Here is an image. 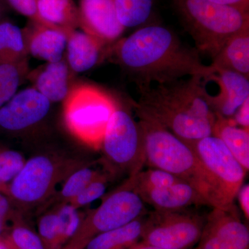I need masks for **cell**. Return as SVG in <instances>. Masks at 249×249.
Segmentation results:
<instances>
[{
  "label": "cell",
  "mask_w": 249,
  "mask_h": 249,
  "mask_svg": "<svg viewBox=\"0 0 249 249\" xmlns=\"http://www.w3.org/2000/svg\"><path fill=\"white\" fill-rule=\"evenodd\" d=\"M211 67L230 70L249 78V29L232 36L212 58Z\"/></svg>",
  "instance_id": "cell-20"
},
{
  "label": "cell",
  "mask_w": 249,
  "mask_h": 249,
  "mask_svg": "<svg viewBox=\"0 0 249 249\" xmlns=\"http://www.w3.org/2000/svg\"><path fill=\"white\" fill-rule=\"evenodd\" d=\"M249 129L216 114L212 135L220 139L247 173L249 170Z\"/></svg>",
  "instance_id": "cell-21"
},
{
  "label": "cell",
  "mask_w": 249,
  "mask_h": 249,
  "mask_svg": "<svg viewBox=\"0 0 249 249\" xmlns=\"http://www.w3.org/2000/svg\"><path fill=\"white\" fill-rule=\"evenodd\" d=\"M22 31L28 55L46 62H58L65 58L68 37L64 33L31 21Z\"/></svg>",
  "instance_id": "cell-16"
},
{
  "label": "cell",
  "mask_w": 249,
  "mask_h": 249,
  "mask_svg": "<svg viewBox=\"0 0 249 249\" xmlns=\"http://www.w3.org/2000/svg\"><path fill=\"white\" fill-rule=\"evenodd\" d=\"M138 123L145 145V164L190 183L209 206L222 209L213 183L192 147L160 124L142 119Z\"/></svg>",
  "instance_id": "cell-3"
},
{
  "label": "cell",
  "mask_w": 249,
  "mask_h": 249,
  "mask_svg": "<svg viewBox=\"0 0 249 249\" xmlns=\"http://www.w3.org/2000/svg\"><path fill=\"white\" fill-rule=\"evenodd\" d=\"M73 72L66 59L55 62H46L34 71L29 72L27 78L33 88L45 96L51 103L65 101L72 88Z\"/></svg>",
  "instance_id": "cell-15"
},
{
  "label": "cell",
  "mask_w": 249,
  "mask_h": 249,
  "mask_svg": "<svg viewBox=\"0 0 249 249\" xmlns=\"http://www.w3.org/2000/svg\"><path fill=\"white\" fill-rule=\"evenodd\" d=\"M64 249H83L80 248V247H78V246L73 245H71V244H70V245L67 246L66 248Z\"/></svg>",
  "instance_id": "cell-40"
},
{
  "label": "cell",
  "mask_w": 249,
  "mask_h": 249,
  "mask_svg": "<svg viewBox=\"0 0 249 249\" xmlns=\"http://www.w3.org/2000/svg\"><path fill=\"white\" fill-rule=\"evenodd\" d=\"M139 119L152 121L186 142L212 135L216 114L206 101L204 78L188 77L142 90Z\"/></svg>",
  "instance_id": "cell-2"
},
{
  "label": "cell",
  "mask_w": 249,
  "mask_h": 249,
  "mask_svg": "<svg viewBox=\"0 0 249 249\" xmlns=\"http://www.w3.org/2000/svg\"><path fill=\"white\" fill-rule=\"evenodd\" d=\"M147 213L145 203L127 179L82 221L71 244L83 249L87 242L98 234L124 227Z\"/></svg>",
  "instance_id": "cell-8"
},
{
  "label": "cell",
  "mask_w": 249,
  "mask_h": 249,
  "mask_svg": "<svg viewBox=\"0 0 249 249\" xmlns=\"http://www.w3.org/2000/svg\"><path fill=\"white\" fill-rule=\"evenodd\" d=\"M42 25L61 31L67 37L79 27L78 7L73 0H37Z\"/></svg>",
  "instance_id": "cell-19"
},
{
  "label": "cell",
  "mask_w": 249,
  "mask_h": 249,
  "mask_svg": "<svg viewBox=\"0 0 249 249\" xmlns=\"http://www.w3.org/2000/svg\"><path fill=\"white\" fill-rule=\"evenodd\" d=\"M196 49L213 58L231 37L249 29V11L209 0H174Z\"/></svg>",
  "instance_id": "cell-4"
},
{
  "label": "cell",
  "mask_w": 249,
  "mask_h": 249,
  "mask_svg": "<svg viewBox=\"0 0 249 249\" xmlns=\"http://www.w3.org/2000/svg\"><path fill=\"white\" fill-rule=\"evenodd\" d=\"M0 249H12L7 240H0Z\"/></svg>",
  "instance_id": "cell-39"
},
{
  "label": "cell",
  "mask_w": 249,
  "mask_h": 249,
  "mask_svg": "<svg viewBox=\"0 0 249 249\" xmlns=\"http://www.w3.org/2000/svg\"><path fill=\"white\" fill-rule=\"evenodd\" d=\"M132 249H165L160 248V247H154V246L145 245L142 242H139L138 243L132 246Z\"/></svg>",
  "instance_id": "cell-38"
},
{
  "label": "cell",
  "mask_w": 249,
  "mask_h": 249,
  "mask_svg": "<svg viewBox=\"0 0 249 249\" xmlns=\"http://www.w3.org/2000/svg\"><path fill=\"white\" fill-rule=\"evenodd\" d=\"M51 103L34 88L22 90L0 108V127L16 132L33 127L47 116Z\"/></svg>",
  "instance_id": "cell-12"
},
{
  "label": "cell",
  "mask_w": 249,
  "mask_h": 249,
  "mask_svg": "<svg viewBox=\"0 0 249 249\" xmlns=\"http://www.w3.org/2000/svg\"><path fill=\"white\" fill-rule=\"evenodd\" d=\"M7 1L19 14L29 18L31 22L42 25L37 13V0H7Z\"/></svg>",
  "instance_id": "cell-33"
},
{
  "label": "cell",
  "mask_w": 249,
  "mask_h": 249,
  "mask_svg": "<svg viewBox=\"0 0 249 249\" xmlns=\"http://www.w3.org/2000/svg\"><path fill=\"white\" fill-rule=\"evenodd\" d=\"M239 203H240L241 209L245 214L247 220L249 219V185H244L241 187L240 191L237 193Z\"/></svg>",
  "instance_id": "cell-35"
},
{
  "label": "cell",
  "mask_w": 249,
  "mask_h": 249,
  "mask_svg": "<svg viewBox=\"0 0 249 249\" xmlns=\"http://www.w3.org/2000/svg\"><path fill=\"white\" fill-rule=\"evenodd\" d=\"M29 73L27 59L15 62L0 61V108L14 97Z\"/></svg>",
  "instance_id": "cell-24"
},
{
  "label": "cell",
  "mask_w": 249,
  "mask_h": 249,
  "mask_svg": "<svg viewBox=\"0 0 249 249\" xmlns=\"http://www.w3.org/2000/svg\"><path fill=\"white\" fill-rule=\"evenodd\" d=\"M117 107L110 95L97 87L86 83L73 85L64 101V121L76 138L98 148Z\"/></svg>",
  "instance_id": "cell-5"
},
{
  "label": "cell",
  "mask_w": 249,
  "mask_h": 249,
  "mask_svg": "<svg viewBox=\"0 0 249 249\" xmlns=\"http://www.w3.org/2000/svg\"><path fill=\"white\" fill-rule=\"evenodd\" d=\"M78 168L52 156H34L9 183L8 194L19 206L32 207L47 199L57 183Z\"/></svg>",
  "instance_id": "cell-7"
},
{
  "label": "cell",
  "mask_w": 249,
  "mask_h": 249,
  "mask_svg": "<svg viewBox=\"0 0 249 249\" xmlns=\"http://www.w3.org/2000/svg\"><path fill=\"white\" fill-rule=\"evenodd\" d=\"M101 175L89 167H79L71 172L65 180L60 193L62 202L70 203L94 178Z\"/></svg>",
  "instance_id": "cell-27"
},
{
  "label": "cell",
  "mask_w": 249,
  "mask_h": 249,
  "mask_svg": "<svg viewBox=\"0 0 249 249\" xmlns=\"http://www.w3.org/2000/svg\"><path fill=\"white\" fill-rule=\"evenodd\" d=\"M78 210L70 203H65L56 211L60 245H63L69 240H71L81 225V217Z\"/></svg>",
  "instance_id": "cell-28"
},
{
  "label": "cell",
  "mask_w": 249,
  "mask_h": 249,
  "mask_svg": "<svg viewBox=\"0 0 249 249\" xmlns=\"http://www.w3.org/2000/svg\"><path fill=\"white\" fill-rule=\"evenodd\" d=\"M127 180L138 195L150 190L172 186L183 181L168 172L153 168L144 171L141 170L133 176L129 177Z\"/></svg>",
  "instance_id": "cell-26"
},
{
  "label": "cell",
  "mask_w": 249,
  "mask_h": 249,
  "mask_svg": "<svg viewBox=\"0 0 249 249\" xmlns=\"http://www.w3.org/2000/svg\"><path fill=\"white\" fill-rule=\"evenodd\" d=\"M26 160L15 150L0 151V187L9 184L22 170Z\"/></svg>",
  "instance_id": "cell-29"
},
{
  "label": "cell",
  "mask_w": 249,
  "mask_h": 249,
  "mask_svg": "<svg viewBox=\"0 0 249 249\" xmlns=\"http://www.w3.org/2000/svg\"><path fill=\"white\" fill-rule=\"evenodd\" d=\"M1 3H0V17H1Z\"/></svg>",
  "instance_id": "cell-41"
},
{
  "label": "cell",
  "mask_w": 249,
  "mask_h": 249,
  "mask_svg": "<svg viewBox=\"0 0 249 249\" xmlns=\"http://www.w3.org/2000/svg\"><path fill=\"white\" fill-rule=\"evenodd\" d=\"M114 1L118 19L124 29L143 24L151 14L153 0Z\"/></svg>",
  "instance_id": "cell-25"
},
{
  "label": "cell",
  "mask_w": 249,
  "mask_h": 249,
  "mask_svg": "<svg viewBox=\"0 0 249 249\" xmlns=\"http://www.w3.org/2000/svg\"><path fill=\"white\" fill-rule=\"evenodd\" d=\"M111 55L139 90L153 83H170L184 77L206 78L214 70L203 63L200 52L183 43L161 26L142 28L111 47Z\"/></svg>",
  "instance_id": "cell-1"
},
{
  "label": "cell",
  "mask_w": 249,
  "mask_h": 249,
  "mask_svg": "<svg viewBox=\"0 0 249 249\" xmlns=\"http://www.w3.org/2000/svg\"><path fill=\"white\" fill-rule=\"evenodd\" d=\"M156 211H178L193 206H209L196 188L186 181L144 192L139 195Z\"/></svg>",
  "instance_id": "cell-17"
},
{
  "label": "cell",
  "mask_w": 249,
  "mask_h": 249,
  "mask_svg": "<svg viewBox=\"0 0 249 249\" xmlns=\"http://www.w3.org/2000/svg\"><path fill=\"white\" fill-rule=\"evenodd\" d=\"M10 210L9 198L0 193V237L4 229L5 223L7 219Z\"/></svg>",
  "instance_id": "cell-36"
},
{
  "label": "cell",
  "mask_w": 249,
  "mask_h": 249,
  "mask_svg": "<svg viewBox=\"0 0 249 249\" xmlns=\"http://www.w3.org/2000/svg\"><path fill=\"white\" fill-rule=\"evenodd\" d=\"M111 169L133 176L145 165L142 130L128 111L118 106L108 122L101 145Z\"/></svg>",
  "instance_id": "cell-6"
},
{
  "label": "cell",
  "mask_w": 249,
  "mask_h": 249,
  "mask_svg": "<svg viewBox=\"0 0 249 249\" xmlns=\"http://www.w3.org/2000/svg\"><path fill=\"white\" fill-rule=\"evenodd\" d=\"M186 143L196 152L209 174L222 209L233 206L243 186L247 173L245 170L222 141L214 136Z\"/></svg>",
  "instance_id": "cell-9"
},
{
  "label": "cell",
  "mask_w": 249,
  "mask_h": 249,
  "mask_svg": "<svg viewBox=\"0 0 249 249\" xmlns=\"http://www.w3.org/2000/svg\"><path fill=\"white\" fill-rule=\"evenodd\" d=\"M204 81L214 82L218 85L217 94L213 96L207 90L206 92V101L217 115L231 119L241 105L249 98V78L236 72L217 69L204 78Z\"/></svg>",
  "instance_id": "cell-14"
},
{
  "label": "cell",
  "mask_w": 249,
  "mask_h": 249,
  "mask_svg": "<svg viewBox=\"0 0 249 249\" xmlns=\"http://www.w3.org/2000/svg\"><path fill=\"white\" fill-rule=\"evenodd\" d=\"M249 228L235 206L213 208L206 217L197 247L194 249H249Z\"/></svg>",
  "instance_id": "cell-11"
},
{
  "label": "cell",
  "mask_w": 249,
  "mask_h": 249,
  "mask_svg": "<svg viewBox=\"0 0 249 249\" xmlns=\"http://www.w3.org/2000/svg\"><path fill=\"white\" fill-rule=\"evenodd\" d=\"M209 1L216 4L232 6L242 11H249V0H209Z\"/></svg>",
  "instance_id": "cell-37"
},
{
  "label": "cell",
  "mask_w": 249,
  "mask_h": 249,
  "mask_svg": "<svg viewBox=\"0 0 249 249\" xmlns=\"http://www.w3.org/2000/svg\"><path fill=\"white\" fill-rule=\"evenodd\" d=\"M6 240L12 249H46L40 236L22 226L15 227Z\"/></svg>",
  "instance_id": "cell-31"
},
{
  "label": "cell",
  "mask_w": 249,
  "mask_h": 249,
  "mask_svg": "<svg viewBox=\"0 0 249 249\" xmlns=\"http://www.w3.org/2000/svg\"><path fill=\"white\" fill-rule=\"evenodd\" d=\"M79 27L105 45L117 40L124 30L118 19L114 0H80Z\"/></svg>",
  "instance_id": "cell-13"
},
{
  "label": "cell",
  "mask_w": 249,
  "mask_h": 249,
  "mask_svg": "<svg viewBox=\"0 0 249 249\" xmlns=\"http://www.w3.org/2000/svg\"><path fill=\"white\" fill-rule=\"evenodd\" d=\"M38 232L46 249H58L61 246L56 212L49 213L40 218L38 222Z\"/></svg>",
  "instance_id": "cell-30"
},
{
  "label": "cell",
  "mask_w": 249,
  "mask_h": 249,
  "mask_svg": "<svg viewBox=\"0 0 249 249\" xmlns=\"http://www.w3.org/2000/svg\"><path fill=\"white\" fill-rule=\"evenodd\" d=\"M107 183V178L104 175H100L85 187L78 196L70 201V204L78 209L88 206L105 194Z\"/></svg>",
  "instance_id": "cell-32"
},
{
  "label": "cell",
  "mask_w": 249,
  "mask_h": 249,
  "mask_svg": "<svg viewBox=\"0 0 249 249\" xmlns=\"http://www.w3.org/2000/svg\"><path fill=\"white\" fill-rule=\"evenodd\" d=\"M231 119L239 127L249 129V98L241 105Z\"/></svg>",
  "instance_id": "cell-34"
},
{
  "label": "cell",
  "mask_w": 249,
  "mask_h": 249,
  "mask_svg": "<svg viewBox=\"0 0 249 249\" xmlns=\"http://www.w3.org/2000/svg\"><path fill=\"white\" fill-rule=\"evenodd\" d=\"M27 56L22 29L9 22H0V61L19 62Z\"/></svg>",
  "instance_id": "cell-23"
},
{
  "label": "cell",
  "mask_w": 249,
  "mask_h": 249,
  "mask_svg": "<svg viewBox=\"0 0 249 249\" xmlns=\"http://www.w3.org/2000/svg\"><path fill=\"white\" fill-rule=\"evenodd\" d=\"M206 217L183 211H155L146 214L141 242L165 249H193Z\"/></svg>",
  "instance_id": "cell-10"
},
{
  "label": "cell",
  "mask_w": 249,
  "mask_h": 249,
  "mask_svg": "<svg viewBox=\"0 0 249 249\" xmlns=\"http://www.w3.org/2000/svg\"><path fill=\"white\" fill-rule=\"evenodd\" d=\"M146 214L134 219L124 227L98 234L87 242L83 249L130 248L138 243L142 238Z\"/></svg>",
  "instance_id": "cell-22"
},
{
  "label": "cell",
  "mask_w": 249,
  "mask_h": 249,
  "mask_svg": "<svg viewBox=\"0 0 249 249\" xmlns=\"http://www.w3.org/2000/svg\"><path fill=\"white\" fill-rule=\"evenodd\" d=\"M106 47L92 36L76 30L67 38L65 59L73 73L88 71L102 60Z\"/></svg>",
  "instance_id": "cell-18"
}]
</instances>
